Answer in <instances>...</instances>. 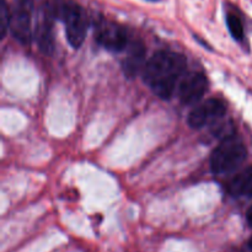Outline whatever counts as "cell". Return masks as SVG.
I'll list each match as a JSON object with an SVG mask.
<instances>
[{"mask_svg": "<svg viewBox=\"0 0 252 252\" xmlns=\"http://www.w3.org/2000/svg\"><path fill=\"white\" fill-rule=\"evenodd\" d=\"M186 69L185 56L171 51H159L145 64L143 79L158 97L169 100Z\"/></svg>", "mask_w": 252, "mask_h": 252, "instance_id": "6da1fadb", "label": "cell"}, {"mask_svg": "<svg viewBox=\"0 0 252 252\" xmlns=\"http://www.w3.org/2000/svg\"><path fill=\"white\" fill-rule=\"evenodd\" d=\"M56 17L65 26L66 39L73 48L83 46L88 32V17L83 7L74 0H57L53 2Z\"/></svg>", "mask_w": 252, "mask_h": 252, "instance_id": "7a4b0ae2", "label": "cell"}, {"mask_svg": "<svg viewBox=\"0 0 252 252\" xmlns=\"http://www.w3.org/2000/svg\"><path fill=\"white\" fill-rule=\"evenodd\" d=\"M248 158V149L235 135L226 137L211 157V169L214 175L235 171Z\"/></svg>", "mask_w": 252, "mask_h": 252, "instance_id": "3957f363", "label": "cell"}, {"mask_svg": "<svg viewBox=\"0 0 252 252\" xmlns=\"http://www.w3.org/2000/svg\"><path fill=\"white\" fill-rule=\"evenodd\" d=\"M56 17L53 2L49 0H38L36 4V24L34 38L42 53L51 54L54 49L53 20Z\"/></svg>", "mask_w": 252, "mask_h": 252, "instance_id": "277c9868", "label": "cell"}, {"mask_svg": "<svg viewBox=\"0 0 252 252\" xmlns=\"http://www.w3.org/2000/svg\"><path fill=\"white\" fill-rule=\"evenodd\" d=\"M34 7V0H14L10 10L9 30L22 44H30L32 41V15Z\"/></svg>", "mask_w": 252, "mask_h": 252, "instance_id": "5b68a950", "label": "cell"}, {"mask_svg": "<svg viewBox=\"0 0 252 252\" xmlns=\"http://www.w3.org/2000/svg\"><path fill=\"white\" fill-rule=\"evenodd\" d=\"M96 41L111 52H122L128 46V34L125 27L116 22L100 20L96 24Z\"/></svg>", "mask_w": 252, "mask_h": 252, "instance_id": "8992f818", "label": "cell"}, {"mask_svg": "<svg viewBox=\"0 0 252 252\" xmlns=\"http://www.w3.org/2000/svg\"><path fill=\"white\" fill-rule=\"evenodd\" d=\"M226 113L225 103L218 98H209L202 105L197 106L189 115L187 123L193 129H201L216 121L220 120Z\"/></svg>", "mask_w": 252, "mask_h": 252, "instance_id": "52a82bcc", "label": "cell"}, {"mask_svg": "<svg viewBox=\"0 0 252 252\" xmlns=\"http://www.w3.org/2000/svg\"><path fill=\"white\" fill-rule=\"evenodd\" d=\"M208 90V79L203 73L194 71L185 76L177 89L180 102L185 106L196 105Z\"/></svg>", "mask_w": 252, "mask_h": 252, "instance_id": "ba28073f", "label": "cell"}, {"mask_svg": "<svg viewBox=\"0 0 252 252\" xmlns=\"http://www.w3.org/2000/svg\"><path fill=\"white\" fill-rule=\"evenodd\" d=\"M147 49L140 41H134L128 47V53L123 61V71L126 76L133 79L137 76L145 62Z\"/></svg>", "mask_w": 252, "mask_h": 252, "instance_id": "9c48e42d", "label": "cell"}, {"mask_svg": "<svg viewBox=\"0 0 252 252\" xmlns=\"http://www.w3.org/2000/svg\"><path fill=\"white\" fill-rule=\"evenodd\" d=\"M228 192L233 197H252V165L231 180Z\"/></svg>", "mask_w": 252, "mask_h": 252, "instance_id": "30bf717a", "label": "cell"}, {"mask_svg": "<svg viewBox=\"0 0 252 252\" xmlns=\"http://www.w3.org/2000/svg\"><path fill=\"white\" fill-rule=\"evenodd\" d=\"M226 25H228L229 32L233 36V38L238 42L243 41L244 37H245V31H244V25L240 16L233 14V12H229L226 15Z\"/></svg>", "mask_w": 252, "mask_h": 252, "instance_id": "8fae6325", "label": "cell"}, {"mask_svg": "<svg viewBox=\"0 0 252 252\" xmlns=\"http://www.w3.org/2000/svg\"><path fill=\"white\" fill-rule=\"evenodd\" d=\"M10 26V9L5 0H1V6H0V30H1V38H4L6 31Z\"/></svg>", "mask_w": 252, "mask_h": 252, "instance_id": "7c38bea8", "label": "cell"}, {"mask_svg": "<svg viewBox=\"0 0 252 252\" xmlns=\"http://www.w3.org/2000/svg\"><path fill=\"white\" fill-rule=\"evenodd\" d=\"M246 221H248V225L252 228V206L246 212Z\"/></svg>", "mask_w": 252, "mask_h": 252, "instance_id": "4fadbf2b", "label": "cell"}, {"mask_svg": "<svg viewBox=\"0 0 252 252\" xmlns=\"http://www.w3.org/2000/svg\"><path fill=\"white\" fill-rule=\"evenodd\" d=\"M249 248H250L252 250V238L250 239V241H249Z\"/></svg>", "mask_w": 252, "mask_h": 252, "instance_id": "5bb4252c", "label": "cell"}, {"mask_svg": "<svg viewBox=\"0 0 252 252\" xmlns=\"http://www.w3.org/2000/svg\"><path fill=\"white\" fill-rule=\"evenodd\" d=\"M149 1H157V0H149Z\"/></svg>", "mask_w": 252, "mask_h": 252, "instance_id": "9a60e30c", "label": "cell"}]
</instances>
